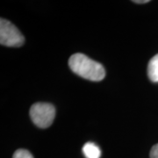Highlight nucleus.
<instances>
[{
    "instance_id": "nucleus-1",
    "label": "nucleus",
    "mask_w": 158,
    "mask_h": 158,
    "mask_svg": "<svg viewBox=\"0 0 158 158\" xmlns=\"http://www.w3.org/2000/svg\"><path fill=\"white\" fill-rule=\"evenodd\" d=\"M69 66L74 73L90 81H101L106 77V70L99 62L81 53L70 56Z\"/></svg>"
},
{
    "instance_id": "nucleus-2",
    "label": "nucleus",
    "mask_w": 158,
    "mask_h": 158,
    "mask_svg": "<svg viewBox=\"0 0 158 158\" xmlns=\"http://www.w3.org/2000/svg\"><path fill=\"white\" fill-rule=\"evenodd\" d=\"M56 116V109L48 103H35L30 108V117L34 124L40 128L50 127Z\"/></svg>"
},
{
    "instance_id": "nucleus-3",
    "label": "nucleus",
    "mask_w": 158,
    "mask_h": 158,
    "mask_svg": "<svg viewBox=\"0 0 158 158\" xmlns=\"http://www.w3.org/2000/svg\"><path fill=\"white\" fill-rule=\"evenodd\" d=\"M25 42V38L19 30L10 21L0 19V43L6 47H20Z\"/></svg>"
},
{
    "instance_id": "nucleus-4",
    "label": "nucleus",
    "mask_w": 158,
    "mask_h": 158,
    "mask_svg": "<svg viewBox=\"0 0 158 158\" xmlns=\"http://www.w3.org/2000/svg\"><path fill=\"white\" fill-rule=\"evenodd\" d=\"M148 76L151 82L158 83V54L153 56L148 62Z\"/></svg>"
},
{
    "instance_id": "nucleus-5",
    "label": "nucleus",
    "mask_w": 158,
    "mask_h": 158,
    "mask_svg": "<svg viewBox=\"0 0 158 158\" xmlns=\"http://www.w3.org/2000/svg\"><path fill=\"white\" fill-rule=\"evenodd\" d=\"M83 153L86 158H99L101 156V150L95 143L87 142L83 147Z\"/></svg>"
},
{
    "instance_id": "nucleus-6",
    "label": "nucleus",
    "mask_w": 158,
    "mask_h": 158,
    "mask_svg": "<svg viewBox=\"0 0 158 158\" xmlns=\"http://www.w3.org/2000/svg\"><path fill=\"white\" fill-rule=\"evenodd\" d=\"M12 158H34V156L27 149H18L13 154Z\"/></svg>"
},
{
    "instance_id": "nucleus-7",
    "label": "nucleus",
    "mask_w": 158,
    "mask_h": 158,
    "mask_svg": "<svg viewBox=\"0 0 158 158\" xmlns=\"http://www.w3.org/2000/svg\"><path fill=\"white\" fill-rule=\"evenodd\" d=\"M149 157L158 158V143L152 147L151 150H150V154H149Z\"/></svg>"
},
{
    "instance_id": "nucleus-8",
    "label": "nucleus",
    "mask_w": 158,
    "mask_h": 158,
    "mask_svg": "<svg viewBox=\"0 0 158 158\" xmlns=\"http://www.w3.org/2000/svg\"><path fill=\"white\" fill-rule=\"evenodd\" d=\"M134 3H136V4H146V3H148L149 1L148 0H135V1H133Z\"/></svg>"
}]
</instances>
